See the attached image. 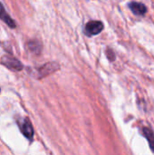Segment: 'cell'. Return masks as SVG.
<instances>
[{"mask_svg": "<svg viewBox=\"0 0 154 155\" xmlns=\"http://www.w3.org/2000/svg\"><path fill=\"white\" fill-rule=\"evenodd\" d=\"M0 63L5 67L14 71H21L23 69V64H21V62L9 54L3 55L0 59Z\"/></svg>", "mask_w": 154, "mask_h": 155, "instance_id": "obj_1", "label": "cell"}, {"mask_svg": "<svg viewBox=\"0 0 154 155\" xmlns=\"http://www.w3.org/2000/svg\"><path fill=\"white\" fill-rule=\"evenodd\" d=\"M103 29V24L100 21H90L85 25V33L87 35L92 36L100 34Z\"/></svg>", "mask_w": 154, "mask_h": 155, "instance_id": "obj_2", "label": "cell"}, {"mask_svg": "<svg viewBox=\"0 0 154 155\" xmlns=\"http://www.w3.org/2000/svg\"><path fill=\"white\" fill-rule=\"evenodd\" d=\"M60 68L59 64L56 63H47L45 64H44L40 69H39V74H41L40 77H44L54 72H55L56 70H58Z\"/></svg>", "mask_w": 154, "mask_h": 155, "instance_id": "obj_3", "label": "cell"}, {"mask_svg": "<svg viewBox=\"0 0 154 155\" xmlns=\"http://www.w3.org/2000/svg\"><path fill=\"white\" fill-rule=\"evenodd\" d=\"M129 8L136 15H143L147 12L146 5L140 2H131L129 3Z\"/></svg>", "mask_w": 154, "mask_h": 155, "instance_id": "obj_4", "label": "cell"}, {"mask_svg": "<svg viewBox=\"0 0 154 155\" xmlns=\"http://www.w3.org/2000/svg\"><path fill=\"white\" fill-rule=\"evenodd\" d=\"M20 128H21V131H22L23 134H24L26 138L31 139V138L33 137L34 130H33L32 124H31V123L28 121V119L23 120L22 124H20Z\"/></svg>", "mask_w": 154, "mask_h": 155, "instance_id": "obj_5", "label": "cell"}, {"mask_svg": "<svg viewBox=\"0 0 154 155\" xmlns=\"http://www.w3.org/2000/svg\"><path fill=\"white\" fill-rule=\"evenodd\" d=\"M0 19L3 20L8 26H10L11 28H15L16 26L15 22L10 17V15L6 13L4 5L0 3Z\"/></svg>", "mask_w": 154, "mask_h": 155, "instance_id": "obj_6", "label": "cell"}, {"mask_svg": "<svg viewBox=\"0 0 154 155\" xmlns=\"http://www.w3.org/2000/svg\"><path fill=\"white\" fill-rule=\"evenodd\" d=\"M142 133L145 136V138L147 139L148 143H149V145H150V148L151 150L154 153V134L153 132L152 131V129L148 128V127H143V130H142Z\"/></svg>", "mask_w": 154, "mask_h": 155, "instance_id": "obj_7", "label": "cell"}, {"mask_svg": "<svg viewBox=\"0 0 154 155\" xmlns=\"http://www.w3.org/2000/svg\"><path fill=\"white\" fill-rule=\"evenodd\" d=\"M106 54H107V56H108V58H109L110 61H114V59H115V54H114V53H113V50L108 49L107 52H106Z\"/></svg>", "mask_w": 154, "mask_h": 155, "instance_id": "obj_8", "label": "cell"}]
</instances>
